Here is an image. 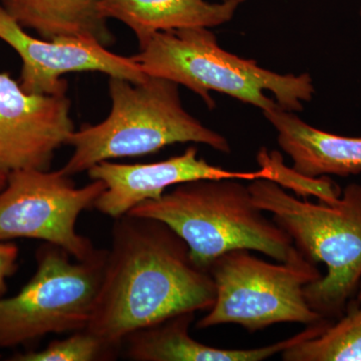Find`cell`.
I'll return each mask as SVG.
<instances>
[{
    "label": "cell",
    "instance_id": "obj_1",
    "mask_svg": "<svg viewBox=\"0 0 361 361\" xmlns=\"http://www.w3.org/2000/svg\"><path fill=\"white\" fill-rule=\"evenodd\" d=\"M111 228V243L87 330L122 346L132 332L172 316L210 310L215 284L189 247L165 223L123 215Z\"/></svg>",
    "mask_w": 361,
    "mask_h": 361
},
{
    "label": "cell",
    "instance_id": "obj_2",
    "mask_svg": "<svg viewBox=\"0 0 361 361\" xmlns=\"http://www.w3.org/2000/svg\"><path fill=\"white\" fill-rule=\"evenodd\" d=\"M149 77L163 78L184 85L213 110L211 92L227 94L262 113L279 106L302 111L312 101L315 89L308 73H275L255 59L240 58L220 47L207 27H190L157 32L130 56Z\"/></svg>",
    "mask_w": 361,
    "mask_h": 361
},
{
    "label": "cell",
    "instance_id": "obj_3",
    "mask_svg": "<svg viewBox=\"0 0 361 361\" xmlns=\"http://www.w3.org/2000/svg\"><path fill=\"white\" fill-rule=\"evenodd\" d=\"M248 188L294 246L326 267V274L304 288L311 310L330 322L341 318L361 283V185L349 184L334 203L299 198L265 178Z\"/></svg>",
    "mask_w": 361,
    "mask_h": 361
},
{
    "label": "cell",
    "instance_id": "obj_4",
    "mask_svg": "<svg viewBox=\"0 0 361 361\" xmlns=\"http://www.w3.org/2000/svg\"><path fill=\"white\" fill-rule=\"evenodd\" d=\"M179 87L149 75L137 84L111 77L110 115L103 122L82 126L71 134L68 145L73 147V153L61 172L73 177L103 161L151 155L170 145L185 142L231 153L224 135L185 110Z\"/></svg>",
    "mask_w": 361,
    "mask_h": 361
},
{
    "label": "cell",
    "instance_id": "obj_5",
    "mask_svg": "<svg viewBox=\"0 0 361 361\" xmlns=\"http://www.w3.org/2000/svg\"><path fill=\"white\" fill-rule=\"evenodd\" d=\"M239 180L183 183L128 214L167 224L186 242L194 262L207 271L216 258L235 249L286 261L296 250L290 236L256 205L248 186Z\"/></svg>",
    "mask_w": 361,
    "mask_h": 361
},
{
    "label": "cell",
    "instance_id": "obj_6",
    "mask_svg": "<svg viewBox=\"0 0 361 361\" xmlns=\"http://www.w3.org/2000/svg\"><path fill=\"white\" fill-rule=\"evenodd\" d=\"M208 272L215 284V302L197 322L198 329L238 324L253 334L277 323L307 326L324 320L304 295L305 286L320 279L322 272L297 248L279 263L262 260L247 249H235L216 258Z\"/></svg>",
    "mask_w": 361,
    "mask_h": 361
},
{
    "label": "cell",
    "instance_id": "obj_7",
    "mask_svg": "<svg viewBox=\"0 0 361 361\" xmlns=\"http://www.w3.org/2000/svg\"><path fill=\"white\" fill-rule=\"evenodd\" d=\"M106 249L80 261L54 244L35 253L37 270L16 295L0 298V349L26 345L89 324L106 264Z\"/></svg>",
    "mask_w": 361,
    "mask_h": 361
},
{
    "label": "cell",
    "instance_id": "obj_8",
    "mask_svg": "<svg viewBox=\"0 0 361 361\" xmlns=\"http://www.w3.org/2000/svg\"><path fill=\"white\" fill-rule=\"evenodd\" d=\"M104 189L99 180L78 188L61 170L8 173L0 191V242L42 240L65 249L77 260L94 257L99 249L78 233L75 225L80 214L94 209Z\"/></svg>",
    "mask_w": 361,
    "mask_h": 361
},
{
    "label": "cell",
    "instance_id": "obj_9",
    "mask_svg": "<svg viewBox=\"0 0 361 361\" xmlns=\"http://www.w3.org/2000/svg\"><path fill=\"white\" fill-rule=\"evenodd\" d=\"M66 94H27L0 73V171L49 170L75 132Z\"/></svg>",
    "mask_w": 361,
    "mask_h": 361
},
{
    "label": "cell",
    "instance_id": "obj_10",
    "mask_svg": "<svg viewBox=\"0 0 361 361\" xmlns=\"http://www.w3.org/2000/svg\"><path fill=\"white\" fill-rule=\"evenodd\" d=\"M0 39L18 52L23 61L20 82L27 94H66L61 77L75 71H99L137 84L145 75L133 59L118 56L97 40L85 37L35 39L0 4Z\"/></svg>",
    "mask_w": 361,
    "mask_h": 361
},
{
    "label": "cell",
    "instance_id": "obj_11",
    "mask_svg": "<svg viewBox=\"0 0 361 361\" xmlns=\"http://www.w3.org/2000/svg\"><path fill=\"white\" fill-rule=\"evenodd\" d=\"M92 180L104 183L106 189L94 209L109 217H122L146 201L157 200L169 188L201 179H268L263 169L238 172L211 165L199 158L198 149L189 147L179 156L149 164H116L103 161L87 170Z\"/></svg>",
    "mask_w": 361,
    "mask_h": 361
},
{
    "label": "cell",
    "instance_id": "obj_12",
    "mask_svg": "<svg viewBox=\"0 0 361 361\" xmlns=\"http://www.w3.org/2000/svg\"><path fill=\"white\" fill-rule=\"evenodd\" d=\"M195 314L182 313L132 332L123 339L126 357L135 361H261L317 336L326 326L325 322L307 325L295 336L263 348L226 349L206 345L190 336Z\"/></svg>",
    "mask_w": 361,
    "mask_h": 361
},
{
    "label": "cell",
    "instance_id": "obj_13",
    "mask_svg": "<svg viewBox=\"0 0 361 361\" xmlns=\"http://www.w3.org/2000/svg\"><path fill=\"white\" fill-rule=\"evenodd\" d=\"M277 132L280 148L292 168L308 177H348L361 173V137L331 134L304 122L279 106L263 113Z\"/></svg>",
    "mask_w": 361,
    "mask_h": 361
},
{
    "label": "cell",
    "instance_id": "obj_14",
    "mask_svg": "<svg viewBox=\"0 0 361 361\" xmlns=\"http://www.w3.org/2000/svg\"><path fill=\"white\" fill-rule=\"evenodd\" d=\"M245 0H102V13L130 27L139 45L157 32L212 28L234 18Z\"/></svg>",
    "mask_w": 361,
    "mask_h": 361
},
{
    "label": "cell",
    "instance_id": "obj_15",
    "mask_svg": "<svg viewBox=\"0 0 361 361\" xmlns=\"http://www.w3.org/2000/svg\"><path fill=\"white\" fill-rule=\"evenodd\" d=\"M102 0H0L7 13L23 28L39 33L40 39L85 37L104 47L115 44Z\"/></svg>",
    "mask_w": 361,
    "mask_h": 361
},
{
    "label": "cell",
    "instance_id": "obj_16",
    "mask_svg": "<svg viewBox=\"0 0 361 361\" xmlns=\"http://www.w3.org/2000/svg\"><path fill=\"white\" fill-rule=\"evenodd\" d=\"M284 361H361V303L353 299L345 312L319 336L281 353Z\"/></svg>",
    "mask_w": 361,
    "mask_h": 361
},
{
    "label": "cell",
    "instance_id": "obj_17",
    "mask_svg": "<svg viewBox=\"0 0 361 361\" xmlns=\"http://www.w3.org/2000/svg\"><path fill=\"white\" fill-rule=\"evenodd\" d=\"M122 346L111 343L87 329L51 341L42 350L16 353L11 361H110L118 357Z\"/></svg>",
    "mask_w": 361,
    "mask_h": 361
},
{
    "label": "cell",
    "instance_id": "obj_18",
    "mask_svg": "<svg viewBox=\"0 0 361 361\" xmlns=\"http://www.w3.org/2000/svg\"><path fill=\"white\" fill-rule=\"evenodd\" d=\"M257 161L260 168L267 173L268 179L285 190H290L299 198L307 199L313 196L318 201L334 203L341 196V188L327 176L312 178L301 174L293 168L287 167L283 158L276 151L261 149L258 152Z\"/></svg>",
    "mask_w": 361,
    "mask_h": 361
},
{
    "label": "cell",
    "instance_id": "obj_19",
    "mask_svg": "<svg viewBox=\"0 0 361 361\" xmlns=\"http://www.w3.org/2000/svg\"><path fill=\"white\" fill-rule=\"evenodd\" d=\"M18 250L16 244L9 242H0V298L6 295L7 279L16 274L18 265Z\"/></svg>",
    "mask_w": 361,
    "mask_h": 361
},
{
    "label": "cell",
    "instance_id": "obj_20",
    "mask_svg": "<svg viewBox=\"0 0 361 361\" xmlns=\"http://www.w3.org/2000/svg\"><path fill=\"white\" fill-rule=\"evenodd\" d=\"M6 182L7 175L4 174V173H2L1 171H0V191H1V190L6 187Z\"/></svg>",
    "mask_w": 361,
    "mask_h": 361
},
{
    "label": "cell",
    "instance_id": "obj_21",
    "mask_svg": "<svg viewBox=\"0 0 361 361\" xmlns=\"http://www.w3.org/2000/svg\"><path fill=\"white\" fill-rule=\"evenodd\" d=\"M355 300L357 301V302L361 303V283L360 285V288H358L357 293H356L355 296Z\"/></svg>",
    "mask_w": 361,
    "mask_h": 361
},
{
    "label": "cell",
    "instance_id": "obj_22",
    "mask_svg": "<svg viewBox=\"0 0 361 361\" xmlns=\"http://www.w3.org/2000/svg\"><path fill=\"white\" fill-rule=\"evenodd\" d=\"M360 16H361V6H360Z\"/></svg>",
    "mask_w": 361,
    "mask_h": 361
}]
</instances>
